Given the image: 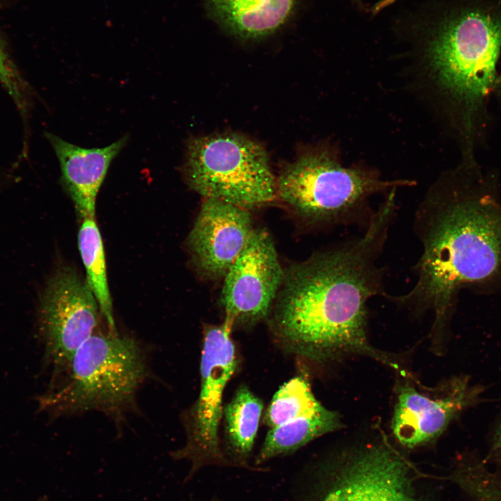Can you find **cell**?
<instances>
[{
  "label": "cell",
  "mask_w": 501,
  "mask_h": 501,
  "mask_svg": "<svg viewBox=\"0 0 501 501\" xmlns=\"http://www.w3.org/2000/svg\"><path fill=\"white\" fill-rule=\"evenodd\" d=\"M395 197L388 194L361 236L284 271L273 324L289 351L319 362L360 354L400 368L367 336V302L385 294V267L378 260L397 213Z\"/></svg>",
  "instance_id": "cell-1"
},
{
  "label": "cell",
  "mask_w": 501,
  "mask_h": 501,
  "mask_svg": "<svg viewBox=\"0 0 501 501\" xmlns=\"http://www.w3.org/2000/svg\"><path fill=\"white\" fill-rule=\"evenodd\" d=\"M493 177L474 164L436 184L418 207L422 246L407 293L385 296L417 313L432 312L433 346L446 350L459 292H501V200Z\"/></svg>",
  "instance_id": "cell-2"
},
{
  "label": "cell",
  "mask_w": 501,
  "mask_h": 501,
  "mask_svg": "<svg viewBox=\"0 0 501 501\" xmlns=\"http://www.w3.org/2000/svg\"><path fill=\"white\" fill-rule=\"evenodd\" d=\"M501 10L472 4L447 16L427 48L440 88L459 109L463 129L475 138L493 95L501 89Z\"/></svg>",
  "instance_id": "cell-3"
},
{
  "label": "cell",
  "mask_w": 501,
  "mask_h": 501,
  "mask_svg": "<svg viewBox=\"0 0 501 501\" xmlns=\"http://www.w3.org/2000/svg\"><path fill=\"white\" fill-rule=\"evenodd\" d=\"M61 373L62 381L41 401L44 409L58 415L95 411L118 419L133 406L148 369L134 338L95 331Z\"/></svg>",
  "instance_id": "cell-4"
},
{
  "label": "cell",
  "mask_w": 501,
  "mask_h": 501,
  "mask_svg": "<svg viewBox=\"0 0 501 501\" xmlns=\"http://www.w3.org/2000/svg\"><path fill=\"white\" fill-rule=\"evenodd\" d=\"M409 180H383L372 171L347 168L327 152H312L287 166L277 180L278 195L301 216L328 226L368 225L375 210L370 198Z\"/></svg>",
  "instance_id": "cell-5"
},
{
  "label": "cell",
  "mask_w": 501,
  "mask_h": 501,
  "mask_svg": "<svg viewBox=\"0 0 501 501\" xmlns=\"http://www.w3.org/2000/svg\"><path fill=\"white\" fill-rule=\"evenodd\" d=\"M299 479L296 501H421L411 465L384 438L321 460Z\"/></svg>",
  "instance_id": "cell-6"
},
{
  "label": "cell",
  "mask_w": 501,
  "mask_h": 501,
  "mask_svg": "<svg viewBox=\"0 0 501 501\" xmlns=\"http://www.w3.org/2000/svg\"><path fill=\"white\" fill-rule=\"evenodd\" d=\"M184 175L189 186L204 198L250 209L273 202L277 181L265 149L236 134L191 140Z\"/></svg>",
  "instance_id": "cell-7"
},
{
  "label": "cell",
  "mask_w": 501,
  "mask_h": 501,
  "mask_svg": "<svg viewBox=\"0 0 501 501\" xmlns=\"http://www.w3.org/2000/svg\"><path fill=\"white\" fill-rule=\"evenodd\" d=\"M231 328L226 323L205 328L200 394L185 418V445L172 454L175 459L191 462L188 479L207 466H232L222 451L218 438L223 392L237 366Z\"/></svg>",
  "instance_id": "cell-8"
},
{
  "label": "cell",
  "mask_w": 501,
  "mask_h": 501,
  "mask_svg": "<svg viewBox=\"0 0 501 501\" xmlns=\"http://www.w3.org/2000/svg\"><path fill=\"white\" fill-rule=\"evenodd\" d=\"M486 387L468 374L453 376L429 390L398 384L391 429L397 442L413 449L438 439L464 412L486 401Z\"/></svg>",
  "instance_id": "cell-9"
},
{
  "label": "cell",
  "mask_w": 501,
  "mask_h": 501,
  "mask_svg": "<svg viewBox=\"0 0 501 501\" xmlns=\"http://www.w3.org/2000/svg\"><path fill=\"white\" fill-rule=\"evenodd\" d=\"M99 305L86 281L63 267L49 280L40 307L46 355L63 372L81 345L95 331Z\"/></svg>",
  "instance_id": "cell-10"
},
{
  "label": "cell",
  "mask_w": 501,
  "mask_h": 501,
  "mask_svg": "<svg viewBox=\"0 0 501 501\" xmlns=\"http://www.w3.org/2000/svg\"><path fill=\"white\" fill-rule=\"evenodd\" d=\"M284 277L270 234L253 229L245 247L224 276L221 301L225 323H253L264 317Z\"/></svg>",
  "instance_id": "cell-11"
},
{
  "label": "cell",
  "mask_w": 501,
  "mask_h": 501,
  "mask_svg": "<svg viewBox=\"0 0 501 501\" xmlns=\"http://www.w3.org/2000/svg\"><path fill=\"white\" fill-rule=\"evenodd\" d=\"M253 229L249 210L205 198L187 238L197 270L209 278L224 277Z\"/></svg>",
  "instance_id": "cell-12"
},
{
  "label": "cell",
  "mask_w": 501,
  "mask_h": 501,
  "mask_svg": "<svg viewBox=\"0 0 501 501\" xmlns=\"http://www.w3.org/2000/svg\"><path fill=\"white\" fill-rule=\"evenodd\" d=\"M45 136L58 157L62 183L77 212L83 218L95 217L98 191L110 164L127 144L128 136L100 148H81L50 132Z\"/></svg>",
  "instance_id": "cell-13"
},
{
  "label": "cell",
  "mask_w": 501,
  "mask_h": 501,
  "mask_svg": "<svg viewBox=\"0 0 501 501\" xmlns=\"http://www.w3.org/2000/svg\"><path fill=\"white\" fill-rule=\"evenodd\" d=\"M213 19L225 30L246 40L268 36L291 16L296 0H206Z\"/></svg>",
  "instance_id": "cell-14"
},
{
  "label": "cell",
  "mask_w": 501,
  "mask_h": 501,
  "mask_svg": "<svg viewBox=\"0 0 501 501\" xmlns=\"http://www.w3.org/2000/svg\"><path fill=\"white\" fill-rule=\"evenodd\" d=\"M342 426L339 414L322 406L314 413L271 428L256 462L262 463L293 453L312 440L339 429Z\"/></svg>",
  "instance_id": "cell-15"
},
{
  "label": "cell",
  "mask_w": 501,
  "mask_h": 501,
  "mask_svg": "<svg viewBox=\"0 0 501 501\" xmlns=\"http://www.w3.org/2000/svg\"><path fill=\"white\" fill-rule=\"evenodd\" d=\"M262 402L246 387L240 388L223 413L226 458L234 466H245L257 435Z\"/></svg>",
  "instance_id": "cell-16"
},
{
  "label": "cell",
  "mask_w": 501,
  "mask_h": 501,
  "mask_svg": "<svg viewBox=\"0 0 501 501\" xmlns=\"http://www.w3.org/2000/svg\"><path fill=\"white\" fill-rule=\"evenodd\" d=\"M78 246L86 272L87 284L106 321L108 331L117 333L108 286L104 246L95 217L83 218L78 234Z\"/></svg>",
  "instance_id": "cell-17"
},
{
  "label": "cell",
  "mask_w": 501,
  "mask_h": 501,
  "mask_svg": "<svg viewBox=\"0 0 501 501\" xmlns=\"http://www.w3.org/2000/svg\"><path fill=\"white\" fill-rule=\"evenodd\" d=\"M322 406L315 398L306 379L295 377L276 392L266 412L265 422L273 428L314 413Z\"/></svg>",
  "instance_id": "cell-18"
},
{
  "label": "cell",
  "mask_w": 501,
  "mask_h": 501,
  "mask_svg": "<svg viewBox=\"0 0 501 501\" xmlns=\"http://www.w3.org/2000/svg\"><path fill=\"white\" fill-rule=\"evenodd\" d=\"M0 83L9 94L22 117L30 104L31 90L0 38Z\"/></svg>",
  "instance_id": "cell-19"
},
{
  "label": "cell",
  "mask_w": 501,
  "mask_h": 501,
  "mask_svg": "<svg viewBox=\"0 0 501 501\" xmlns=\"http://www.w3.org/2000/svg\"><path fill=\"white\" fill-rule=\"evenodd\" d=\"M477 501H501V478L490 472L477 476L470 486Z\"/></svg>",
  "instance_id": "cell-20"
},
{
  "label": "cell",
  "mask_w": 501,
  "mask_h": 501,
  "mask_svg": "<svg viewBox=\"0 0 501 501\" xmlns=\"http://www.w3.org/2000/svg\"><path fill=\"white\" fill-rule=\"evenodd\" d=\"M488 446L489 456L501 461V410L490 426Z\"/></svg>",
  "instance_id": "cell-21"
},
{
  "label": "cell",
  "mask_w": 501,
  "mask_h": 501,
  "mask_svg": "<svg viewBox=\"0 0 501 501\" xmlns=\"http://www.w3.org/2000/svg\"><path fill=\"white\" fill-rule=\"evenodd\" d=\"M395 0H383V3L385 6H388L392 2H394Z\"/></svg>",
  "instance_id": "cell-22"
}]
</instances>
